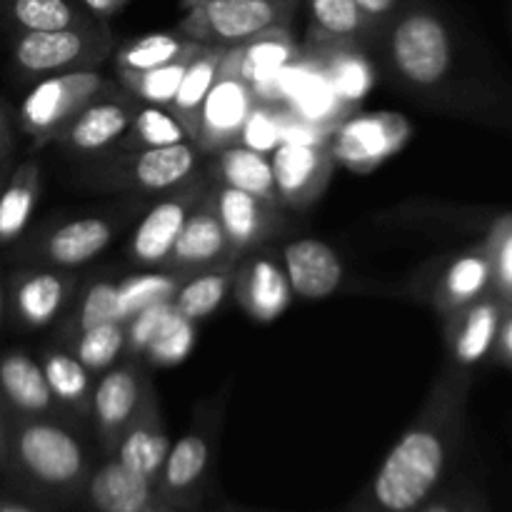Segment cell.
I'll use <instances>...</instances> for the list:
<instances>
[{
	"label": "cell",
	"mask_w": 512,
	"mask_h": 512,
	"mask_svg": "<svg viewBox=\"0 0 512 512\" xmlns=\"http://www.w3.org/2000/svg\"><path fill=\"white\" fill-rule=\"evenodd\" d=\"M223 58L225 48H220V45H200L198 53L190 58L183 78H180L178 93H175L173 103H170V110L180 120L190 140H195V133H198L200 108H203L205 95L210 93L213 83L218 80Z\"/></svg>",
	"instance_id": "cell-31"
},
{
	"label": "cell",
	"mask_w": 512,
	"mask_h": 512,
	"mask_svg": "<svg viewBox=\"0 0 512 512\" xmlns=\"http://www.w3.org/2000/svg\"><path fill=\"white\" fill-rule=\"evenodd\" d=\"M93 375H103L113 368L128 350V323L125 320H108L95 328L83 330L73 340L63 343Z\"/></svg>",
	"instance_id": "cell-37"
},
{
	"label": "cell",
	"mask_w": 512,
	"mask_h": 512,
	"mask_svg": "<svg viewBox=\"0 0 512 512\" xmlns=\"http://www.w3.org/2000/svg\"><path fill=\"white\" fill-rule=\"evenodd\" d=\"M238 258L230 250L225 230L220 225L218 213H215L213 193H205L200 203L190 210L188 220L180 228L175 238L173 250L165 258L163 268L175 273V278H188V275L200 273V270L215 268V265H235Z\"/></svg>",
	"instance_id": "cell-18"
},
{
	"label": "cell",
	"mask_w": 512,
	"mask_h": 512,
	"mask_svg": "<svg viewBox=\"0 0 512 512\" xmlns=\"http://www.w3.org/2000/svg\"><path fill=\"white\" fill-rule=\"evenodd\" d=\"M298 3L290 0H188L180 23L185 38L203 45L233 48L273 28H290Z\"/></svg>",
	"instance_id": "cell-5"
},
{
	"label": "cell",
	"mask_w": 512,
	"mask_h": 512,
	"mask_svg": "<svg viewBox=\"0 0 512 512\" xmlns=\"http://www.w3.org/2000/svg\"><path fill=\"white\" fill-rule=\"evenodd\" d=\"M190 140L180 120L175 118L170 108L160 105L138 103L133 115V123L125 130L123 138L108 150V153H130V150H148V148H168V145Z\"/></svg>",
	"instance_id": "cell-36"
},
{
	"label": "cell",
	"mask_w": 512,
	"mask_h": 512,
	"mask_svg": "<svg viewBox=\"0 0 512 512\" xmlns=\"http://www.w3.org/2000/svg\"><path fill=\"white\" fill-rule=\"evenodd\" d=\"M153 393V385L138 363H115L113 368L98 375L90 423H93L95 438L105 458H113L120 435L133 423V418Z\"/></svg>",
	"instance_id": "cell-11"
},
{
	"label": "cell",
	"mask_w": 512,
	"mask_h": 512,
	"mask_svg": "<svg viewBox=\"0 0 512 512\" xmlns=\"http://www.w3.org/2000/svg\"><path fill=\"white\" fill-rule=\"evenodd\" d=\"M200 160L203 153L193 140L168 148L103 153L100 163L85 173V180L120 193H165L198 173Z\"/></svg>",
	"instance_id": "cell-6"
},
{
	"label": "cell",
	"mask_w": 512,
	"mask_h": 512,
	"mask_svg": "<svg viewBox=\"0 0 512 512\" xmlns=\"http://www.w3.org/2000/svg\"><path fill=\"white\" fill-rule=\"evenodd\" d=\"M243 263L235 268L233 295L240 308L258 323H270L293 300V285H290L285 263L273 253L250 250L245 253Z\"/></svg>",
	"instance_id": "cell-20"
},
{
	"label": "cell",
	"mask_w": 512,
	"mask_h": 512,
	"mask_svg": "<svg viewBox=\"0 0 512 512\" xmlns=\"http://www.w3.org/2000/svg\"><path fill=\"white\" fill-rule=\"evenodd\" d=\"M130 218L133 210H123V213L90 215V218L50 225L20 248V260L43 268H78L103 253Z\"/></svg>",
	"instance_id": "cell-8"
},
{
	"label": "cell",
	"mask_w": 512,
	"mask_h": 512,
	"mask_svg": "<svg viewBox=\"0 0 512 512\" xmlns=\"http://www.w3.org/2000/svg\"><path fill=\"white\" fill-rule=\"evenodd\" d=\"M10 155H13V130H10V120L3 105H0V163H8Z\"/></svg>",
	"instance_id": "cell-43"
},
{
	"label": "cell",
	"mask_w": 512,
	"mask_h": 512,
	"mask_svg": "<svg viewBox=\"0 0 512 512\" xmlns=\"http://www.w3.org/2000/svg\"><path fill=\"white\" fill-rule=\"evenodd\" d=\"M0 512H40V510L28 508V505H23V503H15V500L0 498Z\"/></svg>",
	"instance_id": "cell-46"
},
{
	"label": "cell",
	"mask_w": 512,
	"mask_h": 512,
	"mask_svg": "<svg viewBox=\"0 0 512 512\" xmlns=\"http://www.w3.org/2000/svg\"><path fill=\"white\" fill-rule=\"evenodd\" d=\"M108 80L98 70H78V73L50 75L35 80L33 88L23 98L18 110V123L23 133L33 140L35 148L55 143L65 125L83 110L93 95Z\"/></svg>",
	"instance_id": "cell-7"
},
{
	"label": "cell",
	"mask_w": 512,
	"mask_h": 512,
	"mask_svg": "<svg viewBox=\"0 0 512 512\" xmlns=\"http://www.w3.org/2000/svg\"><path fill=\"white\" fill-rule=\"evenodd\" d=\"M488 293H493V260L485 240H480L445 263L433 285L430 303L440 318H448Z\"/></svg>",
	"instance_id": "cell-23"
},
{
	"label": "cell",
	"mask_w": 512,
	"mask_h": 512,
	"mask_svg": "<svg viewBox=\"0 0 512 512\" xmlns=\"http://www.w3.org/2000/svg\"><path fill=\"white\" fill-rule=\"evenodd\" d=\"M298 55L300 48L290 28H273L245 40V43L225 48L220 73L238 75L258 90L260 83H268L275 73L293 63Z\"/></svg>",
	"instance_id": "cell-25"
},
{
	"label": "cell",
	"mask_w": 512,
	"mask_h": 512,
	"mask_svg": "<svg viewBox=\"0 0 512 512\" xmlns=\"http://www.w3.org/2000/svg\"><path fill=\"white\" fill-rule=\"evenodd\" d=\"M3 310H5V290H3V283H0V323H3Z\"/></svg>",
	"instance_id": "cell-47"
},
{
	"label": "cell",
	"mask_w": 512,
	"mask_h": 512,
	"mask_svg": "<svg viewBox=\"0 0 512 512\" xmlns=\"http://www.w3.org/2000/svg\"><path fill=\"white\" fill-rule=\"evenodd\" d=\"M138 110V100L120 88V83H105L98 95L83 105L78 115L65 125L63 133L55 143L68 153L78 155H103L118 143L125 130L133 123V115Z\"/></svg>",
	"instance_id": "cell-12"
},
{
	"label": "cell",
	"mask_w": 512,
	"mask_h": 512,
	"mask_svg": "<svg viewBox=\"0 0 512 512\" xmlns=\"http://www.w3.org/2000/svg\"><path fill=\"white\" fill-rule=\"evenodd\" d=\"M78 285L80 280L73 273L60 268L33 265V268L15 270L8 280L13 318L30 330L48 328L65 313Z\"/></svg>",
	"instance_id": "cell-16"
},
{
	"label": "cell",
	"mask_w": 512,
	"mask_h": 512,
	"mask_svg": "<svg viewBox=\"0 0 512 512\" xmlns=\"http://www.w3.org/2000/svg\"><path fill=\"white\" fill-rule=\"evenodd\" d=\"M485 245L493 260V293L512 305V213L493 220Z\"/></svg>",
	"instance_id": "cell-39"
},
{
	"label": "cell",
	"mask_w": 512,
	"mask_h": 512,
	"mask_svg": "<svg viewBox=\"0 0 512 512\" xmlns=\"http://www.w3.org/2000/svg\"><path fill=\"white\" fill-rule=\"evenodd\" d=\"M308 48L360 45L375 38L355 0H308Z\"/></svg>",
	"instance_id": "cell-29"
},
{
	"label": "cell",
	"mask_w": 512,
	"mask_h": 512,
	"mask_svg": "<svg viewBox=\"0 0 512 512\" xmlns=\"http://www.w3.org/2000/svg\"><path fill=\"white\" fill-rule=\"evenodd\" d=\"M490 360L503 365V368L512 370V305L505 308L503 323H500L498 340H495V348H493V355H490Z\"/></svg>",
	"instance_id": "cell-41"
},
{
	"label": "cell",
	"mask_w": 512,
	"mask_h": 512,
	"mask_svg": "<svg viewBox=\"0 0 512 512\" xmlns=\"http://www.w3.org/2000/svg\"><path fill=\"white\" fill-rule=\"evenodd\" d=\"M0 15L13 25L15 33L83 28L100 20L88 13L80 0H0Z\"/></svg>",
	"instance_id": "cell-30"
},
{
	"label": "cell",
	"mask_w": 512,
	"mask_h": 512,
	"mask_svg": "<svg viewBox=\"0 0 512 512\" xmlns=\"http://www.w3.org/2000/svg\"><path fill=\"white\" fill-rule=\"evenodd\" d=\"M260 93L243 78L220 73L205 95L193 143L203 155H213L243 140L250 118L258 110Z\"/></svg>",
	"instance_id": "cell-13"
},
{
	"label": "cell",
	"mask_w": 512,
	"mask_h": 512,
	"mask_svg": "<svg viewBox=\"0 0 512 512\" xmlns=\"http://www.w3.org/2000/svg\"><path fill=\"white\" fill-rule=\"evenodd\" d=\"M80 3H83L85 10H88V13H93L95 18L105 20V18H110V15L118 13V10L123 8L128 0H80Z\"/></svg>",
	"instance_id": "cell-42"
},
{
	"label": "cell",
	"mask_w": 512,
	"mask_h": 512,
	"mask_svg": "<svg viewBox=\"0 0 512 512\" xmlns=\"http://www.w3.org/2000/svg\"><path fill=\"white\" fill-rule=\"evenodd\" d=\"M113 50V30L105 20H95L83 28L15 33L10 58L20 78L40 80L78 70H98L113 55Z\"/></svg>",
	"instance_id": "cell-4"
},
{
	"label": "cell",
	"mask_w": 512,
	"mask_h": 512,
	"mask_svg": "<svg viewBox=\"0 0 512 512\" xmlns=\"http://www.w3.org/2000/svg\"><path fill=\"white\" fill-rule=\"evenodd\" d=\"M208 190L210 175L205 170L193 173L173 190H165L163 198L143 215L138 228L130 235V243L125 248L130 263L143 265V268H163L190 210L200 203Z\"/></svg>",
	"instance_id": "cell-9"
},
{
	"label": "cell",
	"mask_w": 512,
	"mask_h": 512,
	"mask_svg": "<svg viewBox=\"0 0 512 512\" xmlns=\"http://www.w3.org/2000/svg\"><path fill=\"white\" fill-rule=\"evenodd\" d=\"M5 165L8 163H0V188H3V183L8 180V175H5Z\"/></svg>",
	"instance_id": "cell-48"
},
{
	"label": "cell",
	"mask_w": 512,
	"mask_h": 512,
	"mask_svg": "<svg viewBox=\"0 0 512 512\" xmlns=\"http://www.w3.org/2000/svg\"><path fill=\"white\" fill-rule=\"evenodd\" d=\"M228 512H233V510H228Z\"/></svg>",
	"instance_id": "cell-50"
},
{
	"label": "cell",
	"mask_w": 512,
	"mask_h": 512,
	"mask_svg": "<svg viewBox=\"0 0 512 512\" xmlns=\"http://www.w3.org/2000/svg\"><path fill=\"white\" fill-rule=\"evenodd\" d=\"M8 468V418L0 405V470Z\"/></svg>",
	"instance_id": "cell-45"
},
{
	"label": "cell",
	"mask_w": 512,
	"mask_h": 512,
	"mask_svg": "<svg viewBox=\"0 0 512 512\" xmlns=\"http://www.w3.org/2000/svg\"><path fill=\"white\" fill-rule=\"evenodd\" d=\"M0 405L8 418H55L73 423L55 403L38 358L25 350L0 353Z\"/></svg>",
	"instance_id": "cell-21"
},
{
	"label": "cell",
	"mask_w": 512,
	"mask_h": 512,
	"mask_svg": "<svg viewBox=\"0 0 512 512\" xmlns=\"http://www.w3.org/2000/svg\"><path fill=\"white\" fill-rule=\"evenodd\" d=\"M385 50L400 83L445 108L512 128V90L488 73L458 63V43L443 15L423 0L398 8L385 28Z\"/></svg>",
	"instance_id": "cell-2"
},
{
	"label": "cell",
	"mask_w": 512,
	"mask_h": 512,
	"mask_svg": "<svg viewBox=\"0 0 512 512\" xmlns=\"http://www.w3.org/2000/svg\"><path fill=\"white\" fill-rule=\"evenodd\" d=\"M40 200L38 160H23L0 188V245L20 240Z\"/></svg>",
	"instance_id": "cell-32"
},
{
	"label": "cell",
	"mask_w": 512,
	"mask_h": 512,
	"mask_svg": "<svg viewBox=\"0 0 512 512\" xmlns=\"http://www.w3.org/2000/svg\"><path fill=\"white\" fill-rule=\"evenodd\" d=\"M360 8V13L368 20L373 35L385 33V28L390 25V20L395 18L400 8V0H355Z\"/></svg>",
	"instance_id": "cell-40"
},
{
	"label": "cell",
	"mask_w": 512,
	"mask_h": 512,
	"mask_svg": "<svg viewBox=\"0 0 512 512\" xmlns=\"http://www.w3.org/2000/svg\"><path fill=\"white\" fill-rule=\"evenodd\" d=\"M508 303L495 293L483 295L475 303L443 318V340L448 363L473 373L480 363L490 360L498 340L500 323Z\"/></svg>",
	"instance_id": "cell-19"
},
{
	"label": "cell",
	"mask_w": 512,
	"mask_h": 512,
	"mask_svg": "<svg viewBox=\"0 0 512 512\" xmlns=\"http://www.w3.org/2000/svg\"><path fill=\"white\" fill-rule=\"evenodd\" d=\"M75 428L55 418H8L5 473L48 500L70 503L83 498L93 465Z\"/></svg>",
	"instance_id": "cell-3"
},
{
	"label": "cell",
	"mask_w": 512,
	"mask_h": 512,
	"mask_svg": "<svg viewBox=\"0 0 512 512\" xmlns=\"http://www.w3.org/2000/svg\"><path fill=\"white\" fill-rule=\"evenodd\" d=\"M418 512H460V503L455 498H450V495H445V498L428 500Z\"/></svg>",
	"instance_id": "cell-44"
},
{
	"label": "cell",
	"mask_w": 512,
	"mask_h": 512,
	"mask_svg": "<svg viewBox=\"0 0 512 512\" xmlns=\"http://www.w3.org/2000/svg\"><path fill=\"white\" fill-rule=\"evenodd\" d=\"M190 58H193V55H190ZM190 58L175 60V63L160 65V68L140 70V73H118V83L120 88L128 90L138 103L170 108Z\"/></svg>",
	"instance_id": "cell-38"
},
{
	"label": "cell",
	"mask_w": 512,
	"mask_h": 512,
	"mask_svg": "<svg viewBox=\"0 0 512 512\" xmlns=\"http://www.w3.org/2000/svg\"><path fill=\"white\" fill-rule=\"evenodd\" d=\"M210 193H213L215 213L223 225L230 250L238 260L250 250L263 248L285 225V208L268 203L258 195L230 188L225 183H215V180H210Z\"/></svg>",
	"instance_id": "cell-14"
},
{
	"label": "cell",
	"mask_w": 512,
	"mask_h": 512,
	"mask_svg": "<svg viewBox=\"0 0 512 512\" xmlns=\"http://www.w3.org/2000/svg\"><path fill=\"white\" fill-rule=\"evenodd\" d=\"M413 135V125L400 113H363L343 120L328 140L335 163L358 175L373 173L393 158Z\"/></svg>",
	"instance_id": "cell-10"
},
{
	"label": "cell",
	"mask_w": 512,
	"mask_h": 512,
	"mask_svg": "<svg viewBox=\"0 0 512 512\" xmlns=\"http://www.w3.org/2000/svg\"><path fill=\"white\" fill-rule=\"evenodd\" d=\"M270 163H273L280 205L295 210L310 208L315 200H320V195L328 190L335 168L328 143L308 145L295 140L275 145Z\"/></svg>",
	"instance_id": "cell-15"
},
{
	"label": "cell",
	"mask_w": 512,
	"mask_h": 512,
	"mask_svg": "<svg viewBox=\"0 0 512 512\" xmlns=\"http://www.w3.org/2000/svg\"><path fill=\"white\" fill-rule=\"evenodd\" d=\"M290 3H300V0H290Z\"/></svg>",
	"instance_id": "cell-49"
},
{
	"label": "cell",
	"mask_w": 512,
	"mask_h": 512,
	"mask_svg": "<svg viewBox=\"0 0 512 512\" xmlns=\"http://www.w3.org/2000/svg\"><path fill=\"white\" fill-rule=\"evenodd\" d=\"M170 453V438L168 428H165L163 413H160L158 395H150L140 413L135 415L133 423L125 428L120 435L118 448H115L113 458H118L125 468L133 473L143 475L150 483H158L160 470H163L165 458Z\"/></svg>",
	"instance_id": "cell-24"
},
{
	"label": "cell",
	"mask_w": 512,
	"mask_h": 512,
	"mask_svg": "<svg viewBox=\"0 0 512 512\" xmlns=\"http://www.w3.org/2000/svg\"><path fill=\"white\" fill-rule=\"evenodd\" d=\"M215 453V430L205 428L203 423L190 428L165 458L160 478L155 483L160 498L173 510H188L198 505L203 498L205 483H208L210 465Z\"/></svg>",
	"instance_id": "cell-17"
},
{
	"label": "cell",
	"mask_w": 512,
	"mask_h": 512,
	"mask_svg": "<svg viewBox=\"0 0 512 512\" xmlns=\"http://www.w3.org/2000/svg\"><path fill=\"white\" fill-rule=\"evenodd\" d=\"M203 43L185 38L183 33H150L115 53V73H140V70L160 68V65L175 63V60L190 58L198 53Z\"/></svg>",
	"instance_id": "cell-35"
},
{
	"label": "cell",
	"mask_w": 512,
	"mask_h": 512,
	"mask_svg": "<svg viewBox=\"0 0 512 512\" xmlns=\"http://www.w3.org/2000/svg\"><path fill=\"white\" fill-rule=\"evenodd\" d=\"M473 373L445 363L413 423L343 512H418L443 483L465 428Z\"/></svg>",
	"instance_id": "cell-1"
},
{
	"label": "cell",
	"mask_w": 512,
	"mask_h": 512,
	"mask_svg": "<svg viewBox=\"0 0 512 512\" xmlns=\"http://www.w3.org/2000/svg\"><path fill=\"white\" fill-rule=\"evenodd\" d=\"M120 318V288L115 280H93L85 288L75 290L73 300L60 315L58 343H68L83 330ZM123 320V318H120Z\"/></svg>",
	"instance_id": "cell-33"
},
{
	"label": "cell",
	"mask_w": 512,
	"mask_h": 512,
	"mask_svg": "<svg viewBox=\"0 0 512 512\" xmlns=\"http://www.w3.org/2000/svg\"><path fill=\"white\" fill-rule=\"evenodd\" d=\"M235 265H215L180 280L173 293V308L188 323H198L213 315L223 305L225 295L233 288Z\"/></svg>",
	"instance_id": "cell-34"
},
{
	"label": "cell",
	"mask_w": 512,
	"mask_h": 512,
	"mask_svg": "<svg viewBox=\"0 0 512 512\" xmlns=\"http://www.w3.org/2000/svg\"><path fill=\"white\" fill-rule=\"evenodd\" d=\"M83 498L95 512H178L160 498L155 483L125 468L118 458L90 470Z\"/></svg>",
	"instance_id": "cell-22"
},
{
	"label": "cell",
	"mask_w": 512,
	"mask_h": 512,
	"mask_svg": "<svg viewBox=\"0 0 512 512\" xmlns=\"http://www.w3.org/2000/svg\"><path fill=\"white\" fill-rule=\"evenodd\" d=\"M283 263L290 285L303 298H325L338 288L340 278H343L338 255L318 240L290 243L285 248Z\"/></svg>",
	"instance_id": "cell-28"
},
{
	"label": "cell",
	"mask_w": 512,
	"mask_h": 512,
	"mask_svg": "<svg viewBox=\"0 0 512 512\" xmlns=\"http://www.w3.org/2000/svg\"><path fill=\"white\" fill-rule=\"evenodd\" d=\"M38 363L43 368V375L48 380V388L53 393L55 403L63 408V413L75 425L88 423L90 413H93L95 375L60 343L40 350Z\"/></svg>",
	"instance_id": "cell-26"
},
{
	"label": "cell",
	"mask_w": 512,
	"mask_h": 512,
	"mask_svg": "<svg viewBox=\"0 0 512 512\" xmlns=\"http://www.w3.org/2000/svg\"><path fill=\"white\" fill-rule=\"evenodd\" d=\"M205 173L215 183H225L230 188L245 190V193L258 195L268 203L280 205L278 190H275L273 163H270V155H265L263 150L250 148L245 143L228 145V148L213 153L210 168Z\"/></svg>",
	"instance_id": "cell-27"
}]
</instances>
